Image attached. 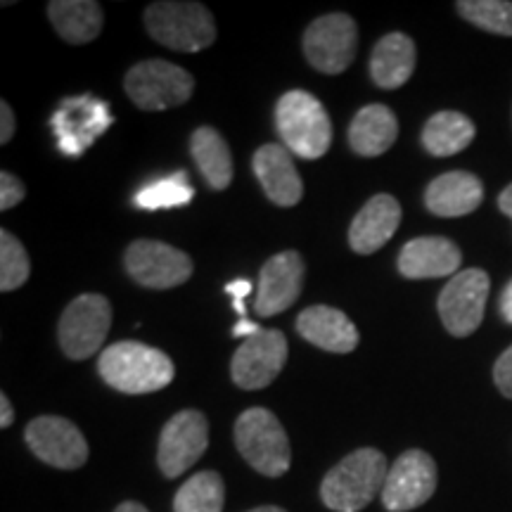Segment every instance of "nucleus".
Listing matches in <instances>:
<instances>
[{
    "instance_id": "nucleus-1",
    "label": "nucleus",
    "mask_w": 512,
    "mask_h": 512,
    "mask_svg": "<svg viewBox=\"0 0 512 512\" xmlns=\"http://www.w3.org/2000/svg\"><path fill=\"white\" fill-rule=\"evenodd\" d=\"M100 377L124 394H152L174 382V361L140 342H117L98 358Z\"/></svg>"
},
{
    "instance_id": "nucleus-2",
    "label": "nucleus",
    "mask_w": 512,
    "mask_h": 512,
    "mask_svg": "<svg viewBox=\"0 0 512 512\" xmlns=\"http://www.w3.org/2000/svg\"><path fill=\"white\" fill-rule=\"evenodd\" d=\"M389 465L377 448H358L339 460L320 484V498L335 512H361L384 489Z\"/></svg>"
},
{
    "instance_id": "nucleus-3",
    "label": "nucleus",
    "mask_w": 512,
    "mask_h": 512,
    "mask_svg": "<svg viewBox=\"0 0 512 512\" xmlns=\"http://www.w3.org/2000/svg\"><path fill=\"white\" fill-rule=\"evenodd\" d=\"M275 126L283 145L294 157L318 159L330 150L332 121L320 100L311 93H285L275 107Z\"/></svg>"
},
{
    "instance_id": "nucleus-4",
    "label": "nucleus",
    "mask_w": 512,
    "mask_h": 512,
    "mask_svg": "<svg viewBox=\"0 0 512 512\" xmlns=\"http://www.w3.org/2000/svg\"><path fill=\"white\" fill-rule=\"evenodd\" d=\"M145 29L176 53H200L216 41L214 15L202 3H152L145 10Z\"/></svg>"
},
{
    "instance_id": "nucleus-5",
    "label": "nucleus",
    "mask_w": 512,
    "mask_h": 512,
    "mask_svg": "<svg viewBox=\"0 0 512 512\" xmlns=\"http://www.w3.org/2000/svg\"><path fill=\"white\" fill-rule=\"evenodd\" d=\"M240 456L264 477H283L290 470L292 448L285 427L266 408H247L235 422Z\"/></svg>"
},
{
    "instance_id": "nucleus-6",
    "label": "nucleus",
    "mask_w": 512,
    "mask_h": 512,
    "mask_svg": "<svg viewBox=\"0 0 512 512\" xmlns=\"http://www.w3.org/2000/svg\"><path fill=\"white\" fill-rule=\"evenodd\" d=\"M124 88L138 110L162 112L185 105L195 91V79L174 62L145 60L131 67Z\"/></svg>"
},
{
    "instance_id": "nucleus-7",
    "label": "nucleus",
    "mask_w": 512,
    "mask_h": 512,
    "mask_svg": "<svg viewBox=\"0 0 512 512\" xmlns=\"http://www.w3.org/2000/svg\"><path fill=\"white\" fill-rule=\"evenodd\" d=\"M112 306L102 294H81L60 318V347L72 361H86L98 354L110 335Z\"/></svg>"
},
{
    "instance_id": "nucleus-8",
    "label": "nucleus",
    "mask_w": 512,
    "mask_h": 512,
    "mask_svg": "<svg viewBox=\"0 0 512 512\" xmlns=\"http://www.w3.org/2000/svg\"><path fill=\"white\" fill-rule=\"evenodd\" d=\"M112 121L114 117L107 102L93 95H76L60 102L50 117V128L62 155L81 157L112 126Z\"/></svg>"
},
{
    "instance_id": "nucleus-9",
    "label": "nucleus",
    "mask_w": 512,
    "mask_h": 512,
    "mask_svg": "<svg viewBox=\"0 0 512 512\" xmlns=\"http://www.w3.org/2000/svg\"><path fill=\"white\" fill-rule=\"evenodd\" d=\"M491 280L482 268H467L448 278L439 294V318L453 337H470L484 320Z\"/></svg>"
},
{
    "instance_id": "nucleus-10",
    "label": "nucleus",
    "mask_w": 512,
    "mask_h": 512,
    "mask_svg": "<svg viewBox=\"0 0 512 512\" xmlns=\"http://www.w3.org/2000/svg\"><path fill=\"white\" fill-rule=\"evenodd\" d=\"M358 29L344 12H332L313 19L304 31V55L313 69L323 74L347 72L356 57Z\"/></svg>"
},
{
    "instance_id": "nucleus-11",
    "label": "nucleus",
    "mask_w": 512,
    "mask_h": 512,
    "mask_svg": "<svg viewBox=\"0 0 512 512\" xmlns=\"http://www.w3.org/2000/svg\"><path fill=\"white\" fill-rule=\"evenodd\" d=\"M439 472L430 453L411 448L389 467L382 489V505L389 512H408L425 505L437 491Z\"/></svg>"
},
{
    "instance_id": "nucleus-12",
    "label": "nucleus",
    "mask_w": 512,
    "mask_h": 512,
    "mask_svg": "<svg viewBox=\"0 0 512 512\" xmlns=\"http://www.w3.org/2000/svg\"><path fill=\"white\" fill-rule=\"evenodd\" d=\"M126 271L138 285L150 290H169L188 283L192 275V259L181 249L159 240L131 242L124 254Z\"/></svg>"
},
{
    "instance_id": "nucleus-13",
    "label": "nucleus",
    "mask_w": 512,
    "mask_h": 512,
    "mask_svg": "<svg viewBox=\"0 0 512 512\" xmlns=\"http://www.w3.org/2000/svg\"><path fill=\"white\" fill-rule=\"evenodd\" d=\"M209 446V422L200 411H181L164 425L157 463L164 477L176 479L204 456Z\"/></svg>"
},
{
    "instance_id": "nucleus-14",
    "label": "nucleus",
    "mask_w": 512,
    "mask_h": 512,
    "mask_svg": "<svg viewBox=\"0 0 512 512\" xmlns=\"http://www.w3.org/2000/svg\"><path fill=\"white\" fill-rule=\"evenodd\" d=\"M24 439L34 456L57 470H79L88 460V441L72 420L60 415H41L31 420Z\"/></svg>"
},
{
    "instance_id": "nucleus-15",
    "label": "nucleus",
    "mask_w": 512,
    "mask_h": 512,
    "mask_svg": "<svg viewBox=\"0 0 512 512\" xmlns=\"http://www.w3.org/2000/svg\"><path fill=\"white\" fill-rule=\"evenodd\" d=\"M287 337L280 330H261L235 351L230 377L240 389L254 392L275 382L287 363Z\"/></svg>"
},
{
    "instance_id": "nucleus-16",
    "label": "nucleus",
    "mask_w": 512,
    "mask_h": 512,
    "mask_svg": "<svg viewBox=\"0 0 512 512\" xmlns=\"http://www.w3.org/2000/svg\"><path fill=\"white\" fill-rule=\"evenodd\" d=\"M304 273V261L297 252H280L271 256L259 275L256 313L271 318L294 306L299 294H302Z\"/></svg>"
},
{
    "instance_id": "nucleus-17",
    "label": "nucleus",
    "mask_w": 512,
    "mask_h": 512,
    "mask_svg": "<svg viewBox=\"0 0 512 512\" xmlns=\"http://www.w3.org/2000/svg\"><path fill=\"white\" fill-rule=\"evenodd\" d=\"M254 174L259 178L266 197L278 207H294L302 202L304 183L299 178L297 166H294L292 152L285 145L271 143L256 150L254 155Z\"/></svg>"
},
{
    "instance_id": "nucleus-18",
    "label": "nucleus",
    "mask_w": 512,
    "mask_h": 512,
    "mask_svg": "<svg viewBox=\"0 0 512 512\" xmlns=\"http://www.w3.org/2000/svg\"><path fill=\"white\" fill-rule=\"evenodd\" d=\"M463 252L448 238H415L406 242L399 254V273L408 280L448 278L460 273Z\"/></svg>"
},
{
    "instance_id": "nucleus-19",
    "label": "nucleus",
    "mask_w": 512,
    "mask_h": 512,
    "mask_svg": "<svg viewBox=\"0 0 512 512\" xmlns=\"http://www.w3.org/2000/svg\"><path fill=\"white\" fill-rule=\"evenodd\" d=\"M401 223V204L392 195H375L363 204L349 228V245L356 254H373L394 238Z\"/></svg>"
},
{
    "instance_id": "nucleus-20",
    "label": "nucleus",
    "mask_w": 512,
    "mask_h": 512,
    "mask_svg": "<svg viewBox=\"0 0 512 512\" xmlns=\"http://www.w3.org/2000/svg\"><path fill=\"white\" fill-rule=\"evenodd\" d=\"M484 202V183L470 171H448L425 190V207L441 219H460Z\"/></svg>"
},
{
    "instance_id": "nucleus-21",
    "label": "nucleus",
    "mask_w": 512,
    "mask_h": 512,
    "mask_svg": "<svg viewBox=\"0 0 512 512\" xmlns=\"http://www.w3.org/2000/svg\"><path fill=\"white\" fill-rule=\"evenodd\" d=\"M297 332L313 347L332 354H351L358 347V330L347 313L332 306H309L299 313Z\"/></svg>"
},
{
    "instance_id": "nucleus-22",
    "label": "nucleus",
    "mask_w": 512,
    "mask_h": 512,
    "mask_svg": "<svg viewBox=\"0 0 512 512\" xmlns=\"http://www.w3.org/2000/svg\"><path fill=\"white\" fill-rule=\"evenodd\" d=\"M415 43L411 36L394 31V34L382 36L370 55V76L375 86L384 91H396L403 83H408L415 72Z\"/></svg>"
},
{
    "instance_id": "nucleus-23",
    "label": "nucleus",
    "mask_w": 512,
    "mask_h": 512,
    "mask_svg": "<svg viewBox=\"0 0 512 512\" xmlns=\"http://www.w3.org/2000/svg\"><path fill=\"white\" fill-rule=\"evenodd\" d=\"M399 138V119L387 105H366L349 126V145L361 157H380Z\"/></svg>"
},
{
    "instance_id": "nucleus-24",
    "label": "nucleus",
    "mask_w": 512,
    "mask_h": 512,
    "mask_svg": "<svg viewBox=\"0 0 512 512\" xmlns=\"http://www.w3.org/2000/svg\"><path fill=\"white\" fill-rule=\"evenodd\" d=\"M48 17L57 34L74 46L98 38L105 22L100 3L95 0H53L48 3Z\"/></svg>"
},
{
    "instance_id": "nucleus-25",
    "label": "nucleus",
    "mask_w": 512,
    "mask_h": 512,
    "mask_svg": "<svg viewBox=\"0 0 512 512\" xmlns=\"http://www.w3.org/2000/svg\"><path fill=\"white\" fill-rule=\"evenodd\" d=\"M477 136V128L463 112L441 110L427 119L422 128V147L432 157H453L470 147Z\"/></svg>"
},
{
    "instance_id": "nucleus-26",
    "label": "nucleus",
    "mask_w": 512,
    "mask_h": 512,
    "mask_svg": "<svg viewBox=\"0 0 512 512\" xmlns=\"http://www.w3.org/2000/svg\"><path fill=\"white\" fill-rule=\"evenodd\" d=\"M190 152L209 188L226 190L233 181V155L216 128L200 126L190 138Z\"/></svg>"
},
{
    "instance_id": "nucleus-27",
    "label": "nucleus",
    "mask_w": 512,
    "mask_h": 512,
    "mask_svg": "<svg viewBox=\"0 0 512 512\" xmlns=\"http://www.w3.org/2000/svg\"><path fill=\"white\" fill-rule=\"evenodd\" d=\"M226 486L219 472L204 470L190 477L174 498V512H223Z\"/></svg>"
},
{
    "instance_id": "nucleus-28",
    "label": "nucleus",
    "mask_w": 512,
    "mask_h": 512,
    "mask_svg": "<svg viewBox=\"0 0 512 512\" xmlns=\"http://www.w3.org/2000/svg\"><path fill=\"white\" fill-rule=\"evenodd\" d=\"M195 197V190L188 183V174L178 171L174 176L159 178V181L145 185L136 195V204L140 209L159 211V209H176L190 204Z\"/></svg>"
},
{
    "instance_id": "nucleus-29",
    "label": "nucleus",
    "mask_w": 512,
    "mask_h": 512,
    "mask_svg": "<svg viewBox=\"0 0 512 512\" xmlns=\"http://www.w3.org/2000/svg\"><path fill=\"white\" fill-rule=\"evenodd\" d=\"M458 15L477 29L512 36V3L508 0H458Z\"/></svg>"
},
{
    "instance_id": "nucleus-30",
    "label": "nucleus",
    "mask_w": 512,
    "mask_h": 512,
    "mask_svg": "<svg viewBox=\"0 0 512 512\" xmlns=\"http://www.w3.org/2000/svg\"><path fill=\"white\" fill-rule=\"evenodd\" d=\"M31 261L27 249L8 230H0V290H19L29 280Z\"/></svg>"
},
{
    "instance_id": "nucleus-31",
    "label": "nucleus",
    "mask_w": 512,
    "mask_h": 512,
    "mask_svg": "<svg viewBox=\"0 0 512 512\" xmlns=\"http://www.w3.org/2000/svg\"><path fill=\"white\" fill-rule=\"evenodd\" d=\"M24 197H27V188H24V183L19 181L17 176H12L10 171H3V174H0V209L3 211L15 209Z\"/></svg>"
},
{
    "instance_id": "nucleus-32",
    "label": "nucleus",
    "mask_w": 512,
    "mask_h": 512,
    "mask_svg": "<svg viewBox=\"0 0 512 512\" xmlns=\"http://www.w3.org/2000/svg\"><path fill=\"white\" fill-rule=\"evenodd\" d=\"M494 382L505 399H512V347H508L498 356L494 366Z\"/></svg>"
},
{
    "instance_id": "nucleus-33",
    "label": "nucleus",
    "mask_w": 512,
    "mask_h": 512,
    "mask_svg": "<svg viewBox=\"0 0 512 512\" xmlns=\"http://www.w3.org/2000/svg\"><path fill=\"white\" fill-rule=\"evenodd\" d=\"M226 294H230L233 297V306L235 311H238V316L245 320L247 311H245V297L247 294H252V283L249 280H233V283L226 285Z\"/></svg>"
},
{
    "instance_id": "nucleus-34",
    "label": "nucleus",
    "mask_w": 512,
    "mask_h": 512,
    "mask_svg": "<svg viewBox=\"0 0 512 512\" xmlns=\"http://www.w3.org/2000/svg\"><path fill=\"white\" fill-rule=\"evenodd\" d=\"M15 136V112L8 102H0V143H10V138Z\"/></svg>"
},
{
    "instance_id": "nucleus-35",
    "label": "nucleus",
    "mask_w": 512,
    "mask_h": 512,
    "mask_svg": "<svg viewBox=\"0 0 512 512\" xmlns=\"http://www.w3.org/2000/svg\"><path fill=\"white\" fill-rule=\"evenodd\" d=\"M498 309H501V316H503L505 323L512 325V280L503 287L501 302H498Z\"/></svg>"
},
{
    "instance_id": "nucleus-36",
    "label": "nucleus",
    "mask_w": 512,
    "mask_h": 512,
    "mask_svg": "<svg viewBox=\"0 0 512 512\" xmlns=\"http://www.w3.org/2000/svg\"><path fill=\"white\" fill-rule=\"evenodd\" d=\"M12 420H15V411H12V403L8 394H0V427H10Z\"/></svg>"
},
{
    "instance_id": "nucleus-37",
    "label": "nucleus",
    "mask_w": 512,
    "mask_h": 512,
    "mask_svg": "<svg viewBox=\"0 0 512 512\" xmlns=\"http://www.w3.org/2000/svg\"><path fill=\"white\" fill-rule=\"evenodd\" d=\"M259 332H261V328H259V325H256V323H252V320H240V323L238 325H235V328H233V335L235 337H254V335H259Z\"/></svg>"
},
{
    "instance_id": "nucleus-38",
    "label": "nucleus",
    "mask_w": 512,
    "mask_h": 512,
    "mask_svg": "<svg viewBox=\"0 0 512 512\" xmlns=\"http://www.w3.org/2000/svg\"><path fill=\"white\" fill-rule=\"evenodd\" d=\"M498 209H501L508 219H512V183L498 195Z\"/></svg>"
},
{
    "instance_id": "nucleus-39",
    "label": "nucleus",
    "mask_w": 512,
    "mask_h": 512,
    "mask_svg": "<svg viewBox=\"0 0 512 512\" xmlns=\"http://www.w3.org/2000/svg\"><path fill=\"white\" fill-rule=\"evenodd\" d=\"M114 512H150V510H147L143 503H136V501H124V503H121L119 508L114 510Z\"/></svg>"
},
{
    "instance_id": "nucleus-40",
    "label": "nucleus",
    "mask_w": 512,
    "mask_h": 512,
    "mask_svg": "<svg viewBox=\"0 0 512 512\" xmlns=\"http://www.w3.org/2000/svg\"><path fill=\"white\" fill-rule=\"evenodd\" d=\"M247 512H287V510L278 508V505H261V508H254V510H247Z\"/></svg>"
}]
</instances>
